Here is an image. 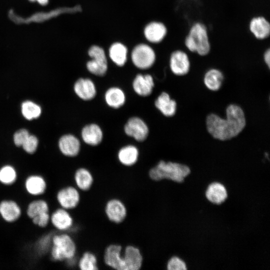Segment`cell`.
<instances>
[{
    "instance_id": "1",
    "label": "cell",
    "mask_w": 270,
    "mask_h": 270,
    "mask_svg": "<svg viewBox=\"0 0 270 270\" xmlns=\"http://www.w3.org/2000/svg\"><path fill=\"white\" fill-rule=\"evenodd\" d=\"M244 112L238 105L232 104L226 110V118L212 114L206 119V128L210 134L220 140H226L237 136L246 126Z\"/></svg>"
},
{
    "instance_id": "2",
    "label": "cell",
    "mask_w": 270,
    "mask_h": 270,
    "mask_svg": "<svg viewBox=\"0 0 270 270\" xmlns=\"http://www.w3.org/2000/svg\"><path fill=\"white\" fill-rule=\"evenodd\" d=\"M190 173V168L180 162L161 160L148 171V176L154 181L163 180L182 182Z\"/></svg>"
},
{
    "instance_id": "3",
    "label": "cell",
    "mask_w": 270,
    "mask_h": 270,
    "mask_svg": "<svg viewBox=\"0 0 270 270\" xmlns=\"http://www.w3.org/2000/svg\"><path fill=\"white\" fill-rule=\"evenodd\" d=\"M77 246L74 238L66 232H55L49 252L50 262H64L76 256Z\"/></svg>"
},
{
    "instance_id": "4",
    "label": "cell",
    "mask_w": 270,
    "mask_h": 270,
    "mask_svg": "<svg viewBox=\"0 0 270 270\" xmlns=\"http://www.w3.org/2000/svg\"><path fill=\"white\" fill-rule=\"evenodd\" d=\"M184 44L191 52L201 56L207 55L210 50V44L206 26L200 22L194 23L185 38Z\"/></svg>"
},
{
    "instance_id": "5",
    "label": "cell",
    "mask_w": 270,
    "mask_h": 270,
    "mask_svg": "<svg viewBox=\"0 0 270 270\" xmlns=\"http://www.w3.org/2000/svg\"><path fill=\"white\" fill-rule=\"evenodd\" d=\"M79 190L74 185H68L60 188L55 199L58 206L71 211L79 204L80 200Z\"/></svg>"
},
{
    "instance_id": "6",
    "label": "cell",
    "mask_w": 270,
    "mask_h": 270,
    "mask_svg": "<svg viewBox=\"0 0 270 270\" xmlns=\"http://www.w3.org/2000/svg\"><path fill=\"white\" fill-rule=\"evenodd\" d=\"M23 188L25 193L31 199L43 197L47 190L48 183L43 176L32 174L24 179Z\"/></svg>"
},
{
    "instance_id": "7",
    "label": "cell",
    "mask_w": 270,
    "mask_h": 270,
    "mask_svg": "<svg viewBox=\"0 0 270 270\" xmlns=\"http://www.w3.org/2000/svg\"><path fill=\"white\" fill-rule=\"evenodd\" d=\"M88 54L92 58L86 64L88 70L96 76L104 75L108 70V63L104 50L98 46H92L89 49Z\"/></svg>"
},
{
    "instance_id": "8",
    "label": "cell",
    "mask_w": 270,
    "mask_h": 270,
    "mask_svg": "<svg viewBox=\"0 0 270 270\" xmlns=\"http://www.w3.org/2000/svg\"><path fill=\"white\" fill-rule=\"evenodd\" d=\"M24 216L20 205L16 200L4 198L0 200V218L6 224H12Z\"/></svg>"
},
{
    "instance_id": "9",
    "label": "cell",
    "mask_w": 270,
    "mask_h": 270,
    "mask_svg": "<svg viewBox=\"0 0 270 270\" xmlns=\"http://www.w3.org/2000/svg\"><path fill=\"white\" fill-rule=\"evenodd\" d=\"M132 60L133 64L138 68L146 69L154 64L156 54L153 49L149 46L140 44L132 50Z\"/></svg>"
},
{
    "instance_id": "10",
    "label": "cell",
    "mask_w": 270,
    "mask_h": 270,
    "mask_svg": "<svg viewBox=\"0 0 270 270\" xmlns=\"http://www.w3.org/2000/svg\"><path fill=\"white\" fill-rule=\"evenodd\" d=\"M74 224L69 210L58 206L50 212V226L58 232H66Z\"/></svg>"
},
{
    "instance_id": "11",
    "label": "cell",
    "mask_w": 270,
    "mask_h": 270,
    "mask_svg": "<svg viewBox=\"0 0 270 270\" xmlns=\"http://www.w3.org/2000/svg\"><path fill=\"white\" fill-rule=\"evenodd\" d=\"M122 251L120 244H111L107 246L103 254V261L106 265L116 270H128Z\"/></svg>"
},
{
    "instance_id": "12",
    "label": "cell",
    "mask_w": 270,
    "mask_h": 270,
    "mask_svg": "<svg viewBox=\"0 0 270 270\" xmlns=\"http://www.w3.org/2000/svg\"><path fill=\"white\" fill-rule=\"evenodd\" d=\"M107 218L111 222L120 224L126 218L128 210L125 204L118 198H112L106 204L104 208Z\"/></svg>"
},
{
    "instance_id": "13",
    "label": "cell",
    "mask_w": 270,
    "mask_h": 270,
    "mask_svg": "<svg viewBox=\"0 0 270 270\" xmlns=\"http://www.w3.org/2000/svg\"><path fill=\"white\" fill-rule=\"evenodd\" d=\"M126 134L132 137L138 142L144 141L148 134V128L146 124L138 117L130 118L124 127Z\"/></svg>"
},
{
    "instance_id": "14",
    "label": "cell",
    "mask_w": 270,
    "mask_h": 270,
    "mask_svg": "<svg viewBox=\"0 0 270 270\" xmlns=\"http://www.w3.org/2000/svg\"><path fill=\"white\" fill-rule=\"evenodd\" d=\"M189 58L184 52L178 50L173 52L170 56V66L172 72L177 76H184L190 69Z\"/></svg>"
},
{
    "instance_id": "15",
    "label": "cell",
    "mask_w": 270,
    "mask_h": 270,
    "mask_svg": "<svg viewBox=\"0 0 270 270\" xmlns=\"http://www.w3.org/2000/svg\"><path fill=\"white\" fill-rule=\"evenodd\" d=\"M51 212L48 201L42 197L34 198L26 204L23 218L30 220L32 218L46 212Z\"/></svg>"
},
{
    "instance_id": "16",
    "label": "cell",
    "mask_w": 270,
    "mask_h": 270,
    "mask_svg": "<svg viewBox=\"0 0 270 270\" xmlns=\"http://www.w3.org/2000/svg\"><path fill=\"white\" fill-rule=\"evenodd\" d=\"M122 256L128 270H139L142 268L144 258L138 247L132 245L126 246Z\"/></svg>"
},
{
    "instance_id": "17",
    "label": "cell",
    "mask_w": 270,
    "mask_h": 270,
    "mask_svg": "<svg viewBox=\"0 0 270 270\" xmlns=\"http://www.w3.org/2000/svg\"><path fill=\"white\" fill-rule=\"evenodd\" d=\"M249 29L254 38L260 40L266 38L270 34L269 22L262 16L252 18L249 24Z\"/></svg>"
},
{
    "instance_id": "18",
    "label": "cell",
    "mask_w": 270,
    "mask_h": 270,
    "mask_svg": "<svg viewBox=\"0 0 270 270\" xmlns=\"http://www.w3.org/2000/svg\"><path fill=\"white\" fill-rule=\"evenodd\" d=\"M205 196L206 199L214 204H220L228 198V192L226 186L218 182H211L208 186Z\"/></svg>"
},
{
    "instance_id": "19",
    "label": "cell",
    "mask_w": 270,
    "mask_h": 270,
    "mask_svg": "<svg viewBox=\"0 0 270 270\" xmlns=\"http://www.w3.org/2000/svg\"><path fill=\"white\" fill-rule=\"evenodd\" d=\"M74 90L81 99L88 100L92 99L96 94V88L94 82L89 78H80L75 82Z\"/></svg>"
},
{
    "instance_id": "20",
    "label": "cell",
    "mask_w": 270,
    "mask_h": 270,
    "mask_svg": "<svg viewBox=\"0 0 270 270\" xmlns=\"http://www.w3.org/2000/svg\"><path fill=\"white\" fill-rule=\"evenodd\" d=\"M58 145L60 152L67 156H75L78 154L80 150L79 140L72 134L62 136L59 140Z\"/></svg>"
},
{
    "instance_id": "21",
    "label": "cell",
    "mask_w": 270,
    "mask_h": 270,
    "mask_svg": "<svg viewBox=\"0 0 270 270\" xmlns=\"http://www.w3.org/2000/svg\"><path fill=\"white\" fill-rule=\"evenodd\" d=\"M153 78L150 74H138L132 82L134 91L140 96L150 95L154 87Z\"/></svg>"
},
{
    "instance_id": "22",
    "label": "cell",
    "mask_w": 270,
    "mask_h": 270,
    "mask_svg": "<svg viewBox=\"0 0 270 270\" xmlns=\"http://www.w3.org/2000/svg\"><path fill=\"white\" fill-rule=\"evenodd\" d=\"M167 29L165 25L160 22H153L148 24L145 28L144 34L146 38L150 42L158 43L162 42L166 36Z\"/></svg>"
},
{
    "instance_id": "23",
    "label": "cell",
    "mask_w": 270,
    "mask_h": 270,
    "mask_svg": "<svg viewBox=\"0 0 270 270\" xmlns=\"http://www.w3.org/2000/svg\"><path fill=\"white\" fill-rule=\"evenodd\" d=\"M74 184L80 190L86 192L90 189L94 182V178L86 168H80L76 170L74 176Z\"/></svg>"
},
{
    "instance_id": "24",
    "label": "cell",
    "mask_w": 270,
    "mask_h": 270,
    "mask_svg": "<svg viewBox=\"0 0 270 270\" xmlns=\"http://www.w3.org/2000/svg\"><path fill=\"white\" fill-rule=\"evenodd\" d=\"M82 137L86 144L92 146L102 142L103 134L100 128L96 124H91L84 126L82 130Z\"/></svg>"
},
{
    "instance_id": "25",
    "label": "cell",
    "mask_w": 270,
    "mask_h": 270,
    "mask_svg": "<svg viewBox=\"0 0 270 270\" xmlns=\"http://www.w3.org/2000/svg\"><path fill=\"white\" fill-rule=\"evenodd\" d=\"M156 107L166 116H173L176 110V103L171 99L169 94L162 92L157 98L154 102Z\"/></svg>"
},
{
    "instance_id": "26",
    "label": "cell",
    "mask_w": 270,
    "mask_h": 270,
    "mask_svg": "<svg viewBox=\"0 0 270 270\" xmlns=\"http://www.w3.org/2000/svg\"><path fill=\"white\" fill-rule=\"evenodd\" d=\"M138 150L134 146L128 145L121 148L118 151V157L119 162L124 166H132L138 161Z\"/></svg>"
},
{
    "instance_id": "27",
    "label": "cell",
    "mask_w": 270,
    "mask_h": 270,
    "mask_svg": "<svg viewBox=\"0 0 270 270\" xmlns=\"http://www.w3.org/2000/svg\"><path fill=\"white\" fill-rule=\"evenodd\" d=\"M106 104L110 107L118 108L125 102L126 96L123 90L118 87L108 88L104 95Z\"/></svg>"
},
{
    "instance_id": "28",
    "label": "cell",
    "mask_w": 270,
    "mask_h": 270,
    "mask_svg": "<svg viewBox=\"0 0 270 270\" xmlns=\"http://www.w3.org/2000/svg\"><path fill=\"white\" fill-rule=\"evenodd\" d=\"M224 76L220 70L216 68L208 70L204 78V82L206 86L210 90L216 91L222 86Z\"/></svg>"
},
{
    "instance_id": "29",
    "label": "cell",
    "mask_w": 270,
    "mask_h": 270,
    "mask_svg": "<svg viewBox=\"0 0 270 270\" xmlns=\"http://www.w3.org/2000/svg\"><path fill=\"white\" fill-rule=\"evenodd\" d=\"M18 174L15 168L6 164L0 168V184L4 187H11L16 184Z\"/></svg>"
},
{
    "instance_id": "30",
    "label": "cell",
    "mask_w": 270,
    "mask_h": 270,
    "mask_svg": "<svg viewBox=\"0 0 270 270\" xmlns=\"http://www.w3.org/2000/svg\"><path fill=\"white\" fill-rule=\"evenodd\" d=\"M128 50L122 44L116 42L112 44L109 50V56L112 62L118 66H123L127 59Z\"/></svg>"
},
{
    "instance_id": "31",
    "label": "cell",
    "mask_w": 270,
    "mask_h": 270,
    "mask_svg": "<svg viewBox=\"0 0 270 270\" xmlns=\"http://www.w3.org/2000/svg\"><path fill=\"white\" fill-rule=\"evenodd\" d=\"M78 266L81 270H96L98 269V258L90 251H86L78 258Z\"/></svg>"
},
{
    "instance_id": "32",
    "label": "cell",
    "mask_w": 270,
    "mask_h": 270,
    "mask_svg": "<svg viewBox=\"0 0 270 270\" xmlns=\"http://www.w3.org/2000/svg\"><path fill=\"white\" fill-rule=\"evenodd\" d=\"M22 112L26 118L31 120L40 116L41 108L32 102L26 101L22 104Z\"/></svg>"
},
{
    "instance_id": "33",
    "label": "cell",
    "mask_w": 270,
    "mask_h": 270,
    "mask_svg": "<svg viewBox=\"0 0 270 270\" xmlns=\"http://www.w3.org/2000/svg\"><path fill=\"white\" fill-rule=\"evenodd\" d=\"M166 267L168 270H187L186 262L176 256H172L168 260Z\"/></svg>"
},
{
    "instance_id": "34",
    "label": "cell",
    "mask_w": 270,
    "mask_h": 270,
    "mask_svg": "<svg viewBox=\"0 0 270 270\" xmlns=\"http://www.w3.org/2000/svg\"><path fill=\"white\" fill-rule=\"evenodd\" d=\"M38 146V140L33 135H29L22 146L24 150L28 154L34 153Z\"/></svg>"
},
{
    "instance_id": "35",
    "label": "cell",
    "mask_w": 270,
    "mask_h": 270,
    "mask_svg": "<svg viewBox=\"0 0 270 270\" xmlns=\"http://www.w3.org/2000/svg\"><path fill=\"white\" fill-rule=\"evenodd\" d=\"M29 135L28 131L25 129H21L17 131L14 136L15 144L18 146H22Z\"/></svg>"
},
{
    "instance_id": "36",
    "label": "cell",
    "mask_w": 270,
    "mask_h": 270,
    "mask_svg": "<svg viewBox=\"0 0 270 270\" xmlns=\"http://www.w3.org/2000/svg\"><path fill=\"white\" fill-rule=\"evenodd\" d=\"M264 60L266 63V64L267 65L268 68H270V48L267 49L264 54Z\"/></svg>"
},
{
    "instance_id": "37",
    "label": "cell",
    "mask_w": 270,
    "mask_h": 270,
    "mask_svg": "<svg viewBox=\"0 0 270 270\" xmlns=\"http://www.w3.org/2000/svg\"><path fill=\"white\" fill-rule=\"evenodd\" d=\"M30 0L32 1V2L36 0L39 4L42 5H45L48 2V0Z\"/></svg>"
}]
</instances>
